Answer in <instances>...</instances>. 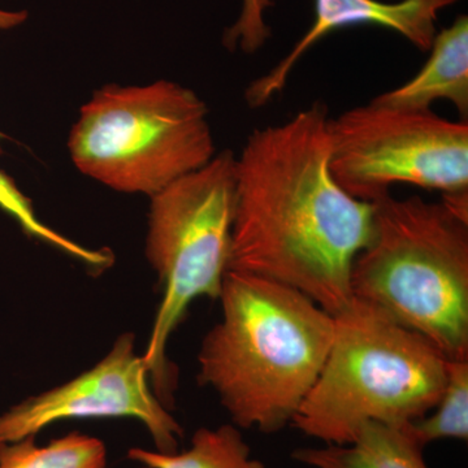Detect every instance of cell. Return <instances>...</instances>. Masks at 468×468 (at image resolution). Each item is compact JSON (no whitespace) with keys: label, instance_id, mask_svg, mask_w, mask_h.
Instances as JSON below:
<instances>
[{"label":"cell","instance_id":"obj_15","mask_svg":"<svg viewBox=\"0 0 468 468\" xmlns=\"http://www.w3.org/2000/svg\"><path fill=\"white\" fill-rule=\"evenodd\" d=\"M421 446L439 440H468V359H449L445 388L435 409L406 426Z\"/></svg>","mask_w":468,"mask_h":468},{"label":"cell","instance_id":"obj_1","mask_svg":"<svg viewBox=\"0 0 468 468\" xmlns=\"http://www.w3.org/2000/svg\"><path fill=\"white\" fill-rule=\"evenodd\" d=\"M329 122L315 101L249 135L236 156L228 270L291 286L335 316L353 300L351 267L371 239L374 203L332 175Z\"/></svg>","mask_w":468,"mask_h":468},{"label":"cell","instance_id":"obj_8","mask_svg":"<svg viewBox=\"0 0 468 468\" xmlns=\"http://www.w3.org/2000/svg\"><path fill=\"white\" fill-rule=\"evenodd\" d=\"M134 341L132 332L122 334L88 371L3 412L0 443L37 436L51 424L70 419L129 418L146 427L156 451L177 452L183 427L156 396Z\"/></svg>","mask_w":468,"mask_h":468},{"label":"cell","instance_id":"obj_14","mask_svg":"<svg viewBox=\"0 0 468 468\" xmlns=\"http://www.w3.org/2000/svg\"><path fill=\"white\" fill-rule=\"evenodd\" d=\"M0 209L15 218L21 229L43 243L58 249L68 257L81 261L95 272L109 270L115 263V255L110 249H90L68 239L45 223L36 214L32 201L18 189L16 183L0 171Z\"/></svg>","mask_w":468,"mask_h":468},{"label":"cell","instance_id":"obj_6","mask_svg":"<svg viewBox=\"0 0 468 468\" xmlns=\"http://www.w3.org/2000/svg\"><path fill=\"white\" fill-rule=\"evenodd\" d=\"M149 199L144 254L163 294L143 358L156 396L171 410L177 374L167 358L169 338L194 301L218 300L229 268L236 155L217 153Z\"/></svg>","mask_w":468,"mask_h":468},{"label":"cell","instance_id":"obj_2","mask_svg":"<svg viewBox=\"0 0 468 468\" xmlns=\"http://www.w3.org/2000/svg\"><path fill=\"white\" fill-rule=\"evenodd\" d=\"M221 319L203 338L199 385L218 394L233 426L276 433L292 424L324 367L335 316L303 292L228 270Z\"/></svg>","mask_w":468,"mask_h":468},{"label":"cell","instance_id":"obj_12","mask_svg":"<svg viewBox=\"0 0 468 468\" xmlns=\"http://www.w3.org/2000/svg\"><path fill=\"white\" fill-rule=\"evenodd\" d=\"M128 458L146 468H267L251 457L250 446L239 428L224 424L218 428H199L189 449L160 452L133 448Z\"/></svg>","mask_w":468,"mask_h":468},{"label":"cell","instance_id":"obj_17","mask_svg":"<svg viewBox=\"0 0 468 468\" xmlns=\"http://www.w3.org/2000/svg\"><path fill=\"white\" fill-rule=\"evenodd\" d=\"M27 12L24 11H5L0 9V29L7 30L18 27L27 20Z\"/></svg>","mask_w":468,"mask_h":468},{"label":"cell","instance_id":"obj_9","mask_svg":"<svg viewBox=\"0 0 468 468\" xmlns=\"http://www.w3.org/2000/svg\"><path fill=\"white\" fill-rule=\"evenodd\" d=\"M455 0H315V21L309 32L272 69L246 88V103L260 109L282 91L292 68L326 34L351 26L387 27L408 39L419 50L428 51L436 36L439 11Z\"/></svg>","mask_w":468,"mask_h":468},{"label":"cell","instance_id":"obj_13","mask_svg":"<svg viewBox=\"0 0 468 468\" xmlns=\"http://www.w3.org/2000/svg\"><path fill=\"white\" fill-rule=\"evenodd\" d=\"M36 437L0 443V468H109L106 445L97 437L70 432L48 445Z\"/></svg>","mask_w":468,"mask_h":468},{"label":"cell","instance_id":"obj_3","mask_svg":"<svg viewBox=\"0 0 468 468\" xmlns=\"http://www.w3.org/2000/svg\"><path fill=\"white\" fill-rule=\"evenodd\" d=\"M351 267L356 300L426 337L448 359H468V217L443 201L385 194Z\"/></svg>","mask_w":468,"mask_h":468},{"label":"cell","instance_id":"obj_16","mask_svg":"<svg viewBox=\"0 0 468 468\" xmlns=\"http://www.w3.org/2000/svg\"><path fill=\"white\" fill-rule=\"evenodd\" d=\"M273 0H242L239 20L224 33L223 42L229 50L255 52L270 38L271 30L264 21V12Z\"/></svg>","mask_w":468,"mask_h":468},{"label":"cell","instance_id":"obj_11","mask_svg":"<svg viewBox=\"0 0 468 468\" xmlns=\"http://www.w3.org/2000/svg\"><path fill=\"white\" fill-rule=\"evenodd\" d=\"M423 452L406 426L369 421L349 443L295 449L292 458L311 468H430Z\"/></svg>","mask_w":468,"mask_h":468},{"label":"cell","instance_id":"obj_18","mask_svg":"<svg viewBox=\"0 0 468 468\" xmlns=\"http://www.w3.org/2000/svg\"><path fill=\"white\" fill-rule=\"evenodd\" d=\"M5 140V134L0 132V155L3 154L2 141Z\"/></svg>","mask_w":468,"mask_h":468},{"label":"cell","instance_id":"obj_10","mask_svg":"<svg viewBox=\"0 0 468 468\" xmlns=\"http://www.w3.org/2000/svg\"><path fill=\"white\" fill-rule=\"evenodd\" d=\"M424 67L410 81L371 101L378 106L409 111H431L435 101L454 104L462 116L468 112V18L436 34Z\"/></svg>","mask_w":468,"mask_h":468},{"label":"cell","instance_id":"obj_7","mask_svg":"<svg viewBox=\"0 0 468 468\" xmlns=\"http://www.w3.org/2000/svg\"><path fill=\"white\" fill-rule=\"evenodd\" d=\"M329 135L332 175L360 201H378L397 184L468 192L467 122L368 103L331 119Z\"/></svg>","mask_w":468,"mask_h":468},{"label":"cell","instance_id":"obj_4","mask_svg":"<svg viewBox=\"0 0 468 468\" xmlns=\"http://www.w3.org/2000/svg\"><path fill=\"white\" fill-rule=\"evenodd\" d=\"M448 363L426 337L353 298L335 315L328 358L292 426L328 445L353 441L369 421L408 426L435 409Z\"/></svg>","mask_w":468,"mask_h":468},{"label":"cell","instance_id":"obj_5","mask_svg":"<svg viewBox=\"0 0 468 468\" xmlns=\"http://www.w3.org/2000/svg\"><path fill=\"white\" fill-rule=\"evenodd\" d=\"M67 144L86 177L149 198L217 155L205 101L168 80L103 86L80 110Z\"/></svg>","mask_w":468,"mask_h":468}]
</instances>
